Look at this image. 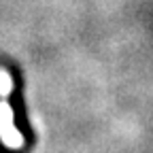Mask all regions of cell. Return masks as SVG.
<instances>
[{
	"mask_svg": "<svg viewBox=\"0 0 153 153\" xmlns=\"http://www.w3.org/2000/svg\"><path fill=\"white\" fill-rule=\"evenodd\" d=\"M2 100H0V140H2L7 147L17 149L24 145V136L13 123V108L9 106V102L4 100L9 94H0Z\"/></svg>",
	"mask_w": 153,
	"mask_h": 153,
	"instance_id": "1",
	"label": "cell"
}]
</instances>
